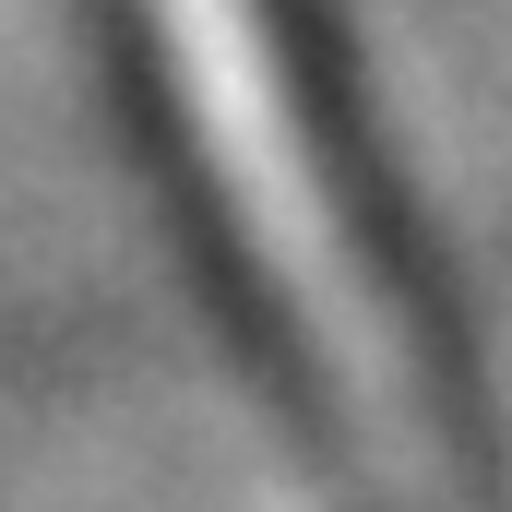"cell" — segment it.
Instances as JSON below:
<instances>
[{"label": "cell", "instance_id": "cell-1", "mask_svg": "<svg viewBox=\"0 0 512 512\" xmlns=\"http://www.w3.org/2000/svg\"><path fill=\"white\" fill-rule=\"evenodd\" d=\"M143 24L167 48L179 120L203 143L215 215L262 274V298L286 310L310 382L358 393L370 417L429 393V346H405V310H393L382 215H358V167L334 155V131L310 108L286 0H143Z\"/></svg>", "mask_w": 512, "mask_h": 512}]
</instances>
